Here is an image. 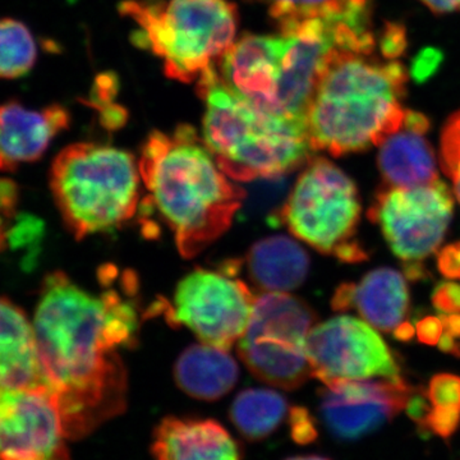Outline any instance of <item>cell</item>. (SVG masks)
<instances>
[{
	"mask_svg": "<svg viewBox=\"0 0 460 460\" xmlns=\"http://www.w3.org/2000/svg\"><path fill=\"white\" fill-rule=\"evenodd\" d=\"M155 460H243L241 447L215 420L165 417L154 429Z\"/></svg>",
	"mask_w": 460,
	"mask_h": 460,
	"instance_id": "obj_17",
	"label": "cell"
},
{
	"mask_svg": "<svg viewBox=\"0 0 460 460\" xmlns=\"http://www.w3.org/2000/svg\"><path fill=\"white\" fill-rule=\"evenodd\" d=\"M38 58L29 27L13 18L0 20V78L14 80L29 75Z\"/></svg>",
	"mask_w": 460,
	"mask_h": 460,
	"instance_id": "obj_25",
	"label": "cell"
},
{
	"mask_svg": "<svg viewBox=\"0 0 460 460\" xmlns=\"http://www.w3.org/2000/svg\"><path fill=\"white\" fill-rule=\"evenodd\" d=\"M5 215L0 214V251H2L3 246L5 244V241H7L8 238V233L7 230H5V223L4 219Z\"/></svg>",
	"mask_w": 460,
	"mask_h": 460,
	"instance_id": "obj_37",
	"label": "cell"
},
{
	"mask_svg": "<svg viewBox=\"0 0 460 460\" xmlns=\"http://www.w3.org/2000/svg\"><path fill=\"white\" fill-rule=\"evenodd\" d=\"M316 321V313L304 299L288 293H261L239 339V356L262 383L298 389L313 377L305 341Z\"/></svg>",
	"mask_w": 460,
	"mask_h": 460,
	"instance_id": "obj_7",
	"label": "cell"
},
{
	"mask_svg": "<svg viewBox=\"0 0 460 460\" xmlns=\"http://www.w3.org/2000/svg\"><path fill=\"white\" fill-rule=\"evenodd\" d=\"M238 377V363L228 350L204 343L184 349L174 366L177 386L202 402L222 399L237 385Z\"/></svg>",
	"mask_w": 460,
	"mask_h": 460,
	"instance_id": "obj_20",
	"label": "cell"
},
{
	"mask_svg": "<svg viewBox=\"0 0 460 460\" xmlns=\"http://www.w3.org/2000/svg\"><path fill=\"white\" fill-rule=\"evenodd\" d=\"M241 262H224L217 270L198 268L178 283L172 299L148 308L172 326L190 329L201 343L229 350L243 337L256 296L237 277Z\"/></svg>",
	"mask_w": 460,
	"mask_h": 460,
	"instance_id": "obj_8",
	"label": "cell"
},
{
	"mask_svg": "<svg viewBox=\"0 0 460 460\" xmlns=\"http://www.w3.org/2000/svg\"><path fill=\"white\" fill-rule=\"evenodd\" d=\"M414 332H416V329L407 321L405 323L402 321L401 325L394 329V337L401 341H410L414 337Z\"/></svg>",
	"mask_w": 460,
	"mask_h": 460,
	"instance_id": "obj_36",
	"label": "cell"
},
{
	"mask_svg": "<svg viewBox=\"0 0 460 460\" xmlns=\"http://www.w3.org/2000/svg\"><path fill=\"white\" fill-rule=\"evenodd\" d=\"M119 12L137 25L133 42L153 51L180 83H198L234 42L237 5L229 0H124Z\"/></svg>",
	"mask_w": 460,
	"mask_h": 460,
	"instance_id": "obj_6",
	"label": "cell"
},
{
	"mask_svg": "<svg viewBox=\"0 0 460 460\" xmlns=\"http://www.w3.org/2000/svg\"><path fill=\"white\" fill-rule=\"evenodd\" d=\"M429 126L425 114L407 109L402 126L378 144L384 186L416 187L438 180L434 148L426 138Z\"/></svg>",
	"mask_w": 460,
	"mask_h": 460,
	"instance_id": "obj_16",
	"label": "cell"
},
{
	"mask_svg": "<svg viewBox=\"0 0 460 460\" xmlns=\"http://www.w3.org/2000/svg\"><path fill=\"white\" fill-rule=\"evenodd\" d=\"M417 337L420 343L428 345H436L443 337L444 325L440 316H426L417 321L416 323Z\"/></svg>",
	"mask_w": 460,
	"mask_h": 460,
	"instance_id": "obj_30",
	"label": "cell"
},
{
	"mask_svg": "<svg viewBox=\"0 0 460 460\" xmlns=\"http://www.w3.org/2000/svg\"><path fill=\"white\" fill-rule=\"evenodd\" d=\"M313 377L323 385L337 380L401 378V366L376 330L350 316L314 325L305 341Z\"/></svg>",
	"mask_w": 460,
	"mask_h": 460,
	"instance_id": "obj_11",
	"label": "cell"
},
{
	"mask_svg": "<svg viewBox=\"0 0 460 460\" xmlns=\"http://www.w3.org/2000/svg\"><path fill=\"white\" fill-rule=\"evenodd\" d=\"M402 270H404L405 277L411 280H420L429 277V272L426 271L422 262L404 263Z\"/></svg>",
	"mask_w": 460,
	"mask_h": 460,
	"instance_id": "obj_35",
	"label": "cell"
},
{
	"mask_svg": "<svg viewBox=\"0 0 460 460\" xmlns=\"http://www.w3.org/2000/svg\"><path fill=\"white\" fill-rule=\"evenodd\" d=\"M413 390L402 377L332 381L319 393L321 419L339 440H357L405 410Z\"/></svg>",
	"mask_w": 460,
	"mask_h": 460,
	"instance_id": "obj_13",
	"label": "cell"
},
{
	"mask_svg": "<svg viewBox=\"0 0 460 460\" xmlns=\"http://www.w3.org/2000/svg\"><path fill=\"white\" fill-rule=\"evenodd\" d=\"M286 460H330V459L325 458V456H292V458H288Z\"/></svg>",
	"mask_w": 460,
	"mask_h": 460,
	"instance_id": "obj_38",
	"label": "cell"
},
{
	"mask_svg": "<svg viewBox=\"0 0 460 460\" xmlns=\"http://www.w3.org/2000/svg\"><path fill=\"white\" fill-rule=\"evenodd\" d=\"M428 408L419 428L438 438H450L460 426V377L438 374L425 390Z\"/></svg>",
	"mask_w": 460,
	"mask_h": 460,
	"instance_id": "obj_24",
	"label": "cell"
},
{
	"mask_svg": "<svg viewBox=\"0 0 460 460\" xmlns=\"http://www.w3.org/2000/svg\"><path fill=\"white\" fill-rule=\"evenodd\" d=\"M47 387L35 332L25 313L0 296V390Z\"/></svg>",
	"mask_w": 460,
	"mask_h": 460,
	"instance_id": "obj_18",
	"label": "cell"
},
{
	"mask_svg": "<svg viewBox=\"0 0 460 460\" xmlns=\"http://www.w3.org/2000/svg\"><path fill=\"white\" fill-rule=\"evenodd\" d=\"M431 301L440 314H460V284L441 281L432 292Z\"/></svg>",
	"mask_w": 460,
	"mask_h": 460,
	"instance_id": "obj_28",
	"label": "cell"
},
{
	"mask_svg": "<svg viewBox=\"0 0 460 460\" xmlns=\"http://www.w3.org/2000/svg\"><path fill=\"white\" fill-rule=\"evenodd\" d=\"M138 169L148 199L184 259L199 255L226 234L246 198L189 124L172 133L151 132Z\"/></svg>",
	"mask_w": 460,
	"mask_h": 460,
	"instance_id": "obj_2",
	"label": "cell"
},
{
	"mask_svg": "<svg viewBox=\"0 0 460 460\" xmlns=\"http://www.w3.org/2000/svg\"><path fill=\"white\" fill-rule=\"evenodd\" d=\"M453 210L452 190L438 180L416 187H381L368 217L398 259L422 262L444 241Z\"/></svg>",
	"mask_w": 460,
	"mask_h": 460,
	"instance_id": "obj_10",
	"label": "cell"
},
{
	"mask_svg": "<svg viewBox=\"0 0 460 460\" xmlns=\"http://www.w3.org/2000/svg\"><path fill=\"white\" fill-rule=\"evenodd\" d=\"M440 319L443 321L444 334L458 341L460 339V314H440Z\"/></svg>",
	"mask_w": 460,
	"mask_h": 460,
	"instance_id": "obj_34",
	"label": "cell"
},
{
	"mask_svg": "<svg viewBox=\"0 0 460 460\" xmlns=\"http://www.w3.org/2000/svg\"><path fill=\"white\" fill-rule=\"evenodd\" d=\"M407 83V69L398 60L330 51L305 115L314 150L343 156L378 146L404 120Z\"/></svg>",
	"mask_w": 460,
	"mask_h": 460,
	"instance_id": "obj_3",
	"label": "cell"
},
{
	"mask_svg": "<svg viewBox=\"0 0 460 460\" xmlns=\"http://www.w3.org/2000/svg\"><path fill=\"white\" fill-rule=\"evenodd\" d=\"M310 256L287 235L257 241L246 256L250 280L261 293H288L301 287L310 271Z\"/></svg>",
	"mask_w": 460,
	"mask_h": 460,
	"instance_id": "obj_19",
	"label": "cell"
},
{
	"mask_svg": "<svg viewBox=\"0 0 460 460\" xmlns=\"http://www.w3.org/2000/svg\"><path fill=\"white\" fill-rule=\"evenodd\" d=\"M50 187L63 222L81 241L113 233L135 217L140 169L128 151L81 142L54 159Z\"/></svg>",
	"mask_w": 460,
	"mask_h": 460,
	"instance_id": "obj_5",
	"label": "cell"
},
{
	"mask_svg": "<svg viewBox=\"0 0 460 460\" xmlns=\"http://www.w3.org/2000/svg\"><path fill=\"white\" fill-rule=\"evenodd\" d=\"M434 13H453L460 11V0H420Z\"/></svg>",
	"mask_w": 460,
	"mask_h": 460,
	"instance_id": "obj_33",
	"label": "cell"
},
{
	"mask_svg": "<svg viewBox=\"0 0 460 460\" xmlns=\"http://www.w3.org/2000/svg\"><path fill=\"white\" fill-rule=\"evenodd\" d=\"M353 308L375 329L394 332L410 310V292L401 272L381 268L356 284Z\"/></svg>",
	"mask_w": 460,
	"mask_h": 460,
	"instance_id": "obj_21",
	"label": "cell"
},
{
	"mask_svg": "<svg viewBox=\"0 0 460 460\" xmlns=\"http://www.w3.org/2000/svg\"><path fill=\"white\" fill-rule=\"evenodd\" d=\"M206 104L204 141L232 180H279L313 159L307 123L272 113L220 80L217 66L198 81Z\"/></svg>",
	"mask_w": 460,
	"mask_h": 460,
	"instance_id": "obj_4",
	"label": "cell"
},
{
	"mask_svg": "<svg viewBox=\"0 0 460 460\" xmlns=\"http://www.w3.org/2000/svg\"><path fill=\"white\" fill-rule=\"evenodd\" d=\"M334 256L337 257L339 261L344 263H358L368 259V253L366 252L365 248L359 244L357 239H353V241L348 242L347 244L339 248Z\"/></svg>",
	"mask_w": 460,
	"mask_h": 460,
	"instance_id": "obj_31",
	"label": "cell"
},
{
	"mask_svg": "<svg viewBox=\"0 0 460 460\" xmlns=\"http://www.w3.org/2000/svg\"><path fill=\"white\" fill-rule=\"evenodd\" d=\"M361 217L356 183L325 157H313L281 206L278 222L323 255L353 241Z\"/></svg>",
	"mask_w": 460,
	"mask_h": 460,
	"instance_id": "obj_9",
	"label": "cell"
},
{
	"mask_svg": "<svg viewBox=\"0 0 460 460\" xmlns=\"http://www.w3.org/2000/svg\"><path fill=\"white\" fill-rule=\"evenodd\" d=\"M289 413L286 396L270 389H246L235 396L229 417L242 438L251 443L265 440L280 428Z\"/></svg>",
	"mask_w": 460,
	"mask_h": 460,
	"instance_id": "obj_23",
	"label": "cell"
},
{
	"mask_svg": "<svg viewBox=\"0 0 460 460\" xmlns=\"http://www.w3.org/2000/svg\"><path fill=\"white\" fill-rule=\"evenodd\" d=\"M102 269V290L89 292L62 271L44 279L33 317L45 384L59 407L68 440H80L122 414L128 374L120 350L138 341V284L132 274Z\"/></svg>",
	"mask_w": 460,
	"mask_h": 460,
	"instance_id": "obj_1",
	"label": "cell"
},
{
	"mask_svg": "<svg viewBox=\"0 0 460 460\" xmlns=\"http://www.w3.org/2000/svg\"><path fill=\"white\" fill-rule=\"evenodd\" d=\"M289 419L290 435L293 440L299 445H308L316 440V420L311 416L310 411L304 407H293L288 413Z\"/></svg>",
	"mask_w": 460,
	"mask_h": 460,
	"instance_id": "obj_27",
	"label": "cell"
},
{
	"mask_svg": "<svg viewBox=\"0 0 460 460\" xmlns=\"http://www.w3.org/2000/svg\"><path fill=\"white\" fill-rule=\"evenodd\" d=\"M280 36L244 35L217 62L220 80L256 105L275 111L280 72ZM278 114V113H277Z\"/></svg>",
	"mask_w": 460,
	"mask_h": 460,
	"instance_id": "obj_14",
	"label": "cell"
},
{
	"mask_svg": "<svg viewBox=\"0 0 460 460\" xmlns=\"http://www.w3.org/2000/svg\"><path fill=\"white\" fill-rule=\"evenodd\" d=\"M269 5V13L278 27L296 21L320 18L332 25L353 27L357 31H372V0H248Z\"/></svg>",
	"mask_w": 460,
	"mask_h": 460,
	"instance_id": "obj_22",
	"label": "cell"
},
{
	"mask_svg": "<svg viewBox=\"0 0 460 460\" xmlns=\"http://www.w3.org/2000/svg\"><path fill=\"white\" fill-rule=\"evenodd\" d=\"M438 271L449 279H460V241L444 247L438 256Z\"/></svg>",
	"mask_w": 460,
	"mask_h": 460,
	"instance_id": "obj_29",
	"label": "cell"
},
{
	"mask_svg": "<svg viewBox=\"0 0 460 460\" xmlns=\"http://www.w3.org/2000/svg\"><path fill=\"white\" fill-rule=\"evenodd\" d=\"M440 164L460 204V111L450 115L441 132Z\"/></svg>",
	"mask_w": 460,
	"mask_h": 460,
	"instance_id": "obj_26",
	"label": "cell"
},
{
	"mask_svg": "<svg viewBox=\"0 0 460 460\" xmlns=\"http://www.w3.org/2000/svg\"><path fill=\"white\" fill-rule=\"evenodd\" d=\"M354 289H356V284H341V286L337 288V290H335L334 296H332V310L338 311V313H344V311L352 310Z\"/></svg>",
	"mask_w": 460,
	"mask_h": 460,
	"instance_id": "obj_32",
	"label": "cell"
},
{
	"mask_svg": "<svg viewBox=\"0 0 460 460\" xmlns=\"http://www.w3.org/2000/svg\"><path fill=\"white\" fill-rule=\"evenodd\" d=\"M48 387L0 390V460H71Z\"/></svg>",
	"mask_w": 460,
	"mask_h": 460,
	"instance_id": "obj_12",
	"label": "cell"
},
{
	"mask_svg": "<svg viewBox=\"0 0 460 460\" xmlns=\"http://www.w3.org/2000/svg\"><path fill=\"white\" fill-rule=\"evenodd\" d=\"M69 123V111L59 104L42 111L27 109L14 100L0 104V171L13 172L40 159Z\"/></svg>",
	"mask_w": 460,
	"mask_h": 460,
	"instance_id": "obj_15",
	"label": "cell"
}]
</instances>
